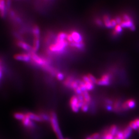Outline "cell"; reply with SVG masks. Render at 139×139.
<instances>
[{"mask_svg": "<svg viewBox=\"0 0 139 139\" xmlns=\"http://www.w3.org/2000/svg\"><path fill=\"white\" fill-rule=\"evenodd\" d=\"M26 115L31 120H32L34 122H43L41 116L38 114L37 115L33 112H28L26 113Z\"/></svg>", "mask_w": 139, "mask_h": 139, "instance_id": "11", "label": "cell"}, {"mask_svg": "<svg viewBox=\"0 0 139 139\" xmlns=\"http://www.w3.org/2000/svg\"><path fill=\"white\" fill-rule=\"evenodd\" d=\"M3 74V67L1 60H0V81L1 80Z\"/></svg>", "mask_w": 139, "mask_h": 139, "instance_id": "31", "label": "cell"}, {"mask_svg": "<svg viewBox=\"0 0 139 139\" xmlns=\"http://www.w3.org/2000/svg\"><path fill=\"white\" fill-rule=\"evenodd\" d=\"M85 139H93L91 137H90V136H88V137H87Z\"/></svg>", "mask_w": 139, "mask_h": 139, "instance_id": "34", "label": "cell"}, {"mask_svg": "<svg viewBox=\"0 0 139 139\" xmlns=\"http://www.w3.org/2000/svg\"></svg>", "mask_w": 139, "mask_h": 139, "instance_id": "39", "label": "cell"}, {"mask_svg": "<svg viewBox=\"0 0 139 139\" xmlns=\"http://www.w3.org/2000/svg\"><path fill=\"white\" fill-rule=\"evenodd\" d=\"M32 33L34 36L33 49L35 53H37L40 47V29L39 27L35 25L32 29Z\"/></svg>", "mask_w": 139, "mask_h": 139, "instance_id": "3", "label": "cell"}, {"mask_svg": "<svg viewBox=\"0 0 139 139\" xmlns=\"http://www.w3.org/2000/svg\"><path fill=\"white\" fill-rule=\"evenodd\" d=\"M123 31V27L120 24H117L116 27L114 28V30L112 32V35L113 36H117L120 35Z\"/></svg>", "mask_w": 139, "mask_h": 139, "instance_id": "15", "label": "cell"}, {"mask_svg": "<svg viewBox=\"0 0 139 139\" xmlns=\"http://www.w3.org/2000/svg\"><path fill=\"white\" fill-rule=\"evenodd\" d=\"M124 138L125 139H128L131 136L132 133V129L129 126H127L123 130Z\"/></svg>", "mask_w": 139, "mask_h": 139, "instance_id": "13", "label": "cell"}, {"mask_svg": "<svg viewBox=\"0 0 139 139\" xmlns=\"http://www.w3.org/2000/svg\"><path fill=\"white\" fill-rule=\"evenodd\" d=\"M70 105L72 110L75 113L79 111L80 108L78 105V99L77 95H73L71 97L70 101Z\"/></svg>", "mask_w": 139, "mask_h": 139, "instance_id": "5", "label": "cell"}, {"mask_svg": "<svg viewBox=\"0 0 139 139\" xmlns=\"http://www.w3.org/2000/svg\"><path fill=\"white\" fill-rule=\"evenodd\" d=\"M17 45L20 48H22L23 50L25 51V52H27V53H31L34 52L33 46H31L25 41L23 40H18L17 42Z\"/></svg>", "mask_w": 139, "mask_h": 139, "instance_id": "6", "label": "cell"}, {"mask_svg": "<svg viewBox=\"0 0 139 139\" xmlns=\"http://www.w3.org/2000/svg\"><path fill=\"white\" fill-rule=\"evenodd\" d=\"M68 33L59 32L54 38L53 42L48 44L47 54L48 55H59L63 54L69 43L67 40Z\"/></svg>", "mask_w": 139, "mask_h": 139, "instance_id": "1", "label": "cell"}, {"mask_svg": "<svg viewBox=\"0 0 139 139\" xmlns=\"http://www.w3.org/2000/svg\"><path fill=\"white\" fill-rule=\"evenodd\" d=\"M110 17L108 14H104L103 17V21L104 24L105 26L108 28H111V26L110 24V21H111Z\"/></svg>", "mask_w": 139, "mask_h": 139, "instance_id": "12", "label": "cell"}, {"mask_svg": "<svg viewBox=\"0 0 139 139\" xmlns=\"http://www.w3.org/2000/svg\"><path fill=\"white\" fill-rule=\"evenodd\" d=\"M110 83V76L108 74H104L101 78L97 80L96 84L100 86H108Z\"/></svg>", "mask_w": 139, "mask_h": 139, "instance_id": "7", "label": "cell"}, {"mask_svg": "<svg viewBox=\"0 0 139 139\" xmlns=\"http://www.w3.org/2000/svg\"><path fill=\"white\" fill-rule=\"evenodd\" d=\"M68 139V138H67V139Z\"/></svg>", "mask_w": 139, "mask_h": 139, "instance_id": "37", "label": "cell"}, {"mask_svg": "<svg viewBox=\"0 0 139 139\" xmlns=\"http://www.w3.org/2000/svg\"><path fill=\"white\" fill-rule=\"evenodd\" d=\"M87 91H91L94 89V83L92 82H85Z\"/></svg>", "mask_w": 139, "mask_h": 139, "instance_id": "20", "label": "cell"}, {"mask_svg": "<svg viewBox=\"0 0 139 139\" xmlns=\"http://www.w3.org/2000/svg\"><path fill=\"white\" fill-rule=\"evenodd\" d=\"M0 11H1V6H0Z\"/></svg>", "mask_w": 139, "mask_h": 139, "instance_id": "36", "label": "cell"}, {"mask_svg": "<svg viewBox=\"0 0 139 139\" xmlns=\"http://www.w3.org/2000/svg\"><path fill=\"white\" fill-rule=\"evenodd\" d=\"M87 75H88V77L89 78L90 80L91 81H92L94 84L96 83L97 79H96V78H95V77H94V76L93 75H92L91 74H88Z\"/></svg>", "mask_w": 139, "mask_h": 139, "instance_id": "29", "label": "cell"}, {"mask_svg": "<svg viewBox=\"0 0 139 139\" xmlns=\"http://www.w3.org/2000/svg\"><path fill=\"white\" fill-rule=\"evenodd\" d=\"M101 136L103 139H114L115 137L109 132L108 130L105 131L103 134Z\"/></svg>", "mask_w": 139, "mask_h": 139, "instance_id": "18", "label": "cell"}, {"mask_svg": "<svg viewBox=\"0 0 139 139\" xmlns=\"http://www.w3.org/2000/svg\"><path fill=\"white\" fill-rule=\"evenodd\" d=\"M89 104H88V103H87L86 102H85L84 104H83V105L82 106V107L81 108V111L82 112H87L88 110V109H89Z\"/></svg>", "mask_w": 139, "mask_h": 139, "instance_id": "24", "label": "cell"}, {"mask_svg": "<svg viewBox=\"0 0 139 139\" xmlns=\"http://www.w3.org/2000/svg\"><path fill=\"white\" fill-rule=\"evenodd\" d=\"M39 115L42 118L43 121L50 122V116L46 115V113H40Z\"/></svg>", "mask_w": 139, "mask_h": 139, "instance_id": "21", "label": "cell"}, {"mask_svg": "<svg viewBox=\"0 0 139 139\" xmlns=\"http://www.w3.org/2000/svg\"><path fill=\"white\" fill-rule=\"evenodd\" d=\"M70 34L73 40V42L80 43L83 42V37L80 33L76 31H72L70 32Z\"/></svg>", "mask_w": 139, "mask_h": 139, "instance_id": "8", "label": "cell"}, {"mask_svg": "<svg viewBox=\"0 0 139 139\" xmlns=\"http://www.w3.org/2000/svg\"><path fill=\"white\" fill-rule=\"evenodd\" d=\"M13 117L17 120L22 121L25 118V117H26V113H24L21 112H15L13 114Z\"/></svg>", "mask_w": 139, "mask_h": 139, "instance_id": "14", "label": "cell"}, {"mask_svg": "<svg viewBox=\"0 0 139 139\" xmlns=\"http://www.w3.org/2000/svg\"><path fill=\"white\" fill-rule=\"evenodd\" d=\"M0 17L3 18L5 17L7 13V10L8 9L6 5V0H0Z\"/></svg>", "mask_w": 139, "mask_h": 139, "instance_id": "10", "label": "cell"}, {"mask_svg": "<svg viewBox=\"0 0 139 139\" xmlns=\"http://www.w3.org/2000/svg\"><path fill=\"white\" fill-rule=\"evenodd\" d=\"M120 106H121V102L120 101H116L113 105V109H114L115 110H117L119 109Z\"/></svg>", "mask_w": 139, "mask_h": 139, "instance_id": "27", "label": "cell"}, {"mask_svg": "<svg viewBox=\"0 0 139 139\" xmlns=\"http://www.w3.org/2000/svg\"><path fill=\"white\" fill-rule=\"evenodd\" d=\"M129 126L130 127L132 128V130H137L139 128L137 126V125L136 124V123H135L134 121H131L129 123Z\"/></svg>", "mask_w": 139, "mask_h": 139, "instance_id": "26", "label": "cell"}, {"mask_svg": "<svg viewBox=\"0 0 139 139\" xmlns=\"http://www.w3.org/2000/svg\"><path fill=\"white\" fill-rule=\"evenodd\" d=\"M90 137L93 139H97L101 137V135L100 133H94L92 135H90Z\"/></svg>", "mask_w": 139, "mask_h": 139, "instance_id": "30", "label": "cell"}, {"mask_svg": "<svg viewBox=\"0 0 139 139\" xmlns=\"http://www.w3.org/2000/svg\"><path fill=\"white\" fill-rule=\"evenodd\" d=\"M114 139H117V138H116V137H115V138H114Z\"/></svg>", "mask_w": 139, "mask_h": 139, "instance_id": "35", "label": "cell"}, {"mask_svg": "<svg viewBox=\"0 0 139 139\" xmlns=\"http://www.w3.org/2000/svg\"><path fill=\"white\" fill-rule=\"evenodd\" d=\"M78 87H79V82H78V81H73L71 82L70 88H71L72 90H73L74 91Z\"/></svg>", "mask_w": 139, "mask_h": 139, "instance_id": "22", "label": "cell"}, {"mask_svg": "<svg viewBox=\"0 0 139 139\" xmlns=\"http://www.w3.org/2000/svg\"><path fill=\"white\" fill-rule=\"evenodd\" d=\"M82 95L83 97V99H84V101L85 102H86L87 103L90 104V103L91 102V97L90 95V94H89V93L88 92V91H85L83 92L82 93Z\"/></svg>", "mask_w": 139, "mask_h": 139, "instance_id": "16", "label": "cell"}, {"mask_svg": "<svg viewBox=\"0 0 139 139\" xmlns=\"http://www.w3.org/2000/svg\"><path fill=\"white\" fill-rule=\"evenodd\" d=\"M116 137L118 139H125L124 133H123V131L118 130V131L117 132Z\"/></svg>", "mask_w": 139, "mask_h": 139, "instance_id": "25", "label": "cell"}, {"mask_svg": "<svg viewBox=\"0 0 139 139\" xmlns=\"http://www.w3.org/2000/svg\"><path fill=\"white\" fill-rule=\"evenodd\" d=\"M50 123L52 128L56 133L58 139H65L63 138L60 128L59 127L58 117L55 112H52L50 113Z\"/></svg>", "mask_w": 139, "mask_h": 139, "instance_id": "2", "label": "cell"}, {"mask_svg": "<svg viewBox=\"0 0 139 139\" xmlns=\"http://www.w3.org/2000/svg\"><path fill=\"white\" fill-rule=\"evenodd\" d=\"M22 125L24 127L29 129H33L35 127V123L34 121L31 120L26 115V117L22 121Z\"/></svg>", "mask_w": 139, "mask_h": 139, "instance_id": "9", "label": "cell"}, {"mask_svg": "<svg viewBox=\"0 0 139 139\" xmlns=\"http://www.w3.org/2000/svg\"><path fill=\"white\" fill-rule=\"evenodd\" d=\"M133 121L135 122V123H136V124L137 125V126H138L139 128V118H136Z\"/></svg>", "mask_w": 139, "mask_h": 139, "instance_id": "33", "label": "cell"}, {"mask_svg": "<svg viewBox=\"0 0 139 139\" xmlns=\"http://www.w3.org/2000/svg\"><path fill=\"white\" fill-rule=\"evenodd\" d=\"M56 77L58 81H62L64 79V75L63 74V73L61 72H58L56 75Z\"/></svg>", "mask_w": 139, "mask_h": 139, "instance_id": "23", "label": "cell"}, {"mask_svg": "<svg viewBox=\"0 0 139 139\" xmlns=\"http://www.w3.org/2000/svg\"><path fill=\"white\" fill-rule=\"evenodd\" d=\"M13 58L16 60L26 63L30 62L32 61L31 55L29 53H18L15 54Z\"/></svg>", "mask_w": 139, "mask_h": 139, "instance_id": "4", "label": "cell"}, {"mask_svg": "<svg viewBox=\"0 0 139 139\" xmlns=\"http://www.w3.org/2000/svg\"><path fill=\"white\" fill-rule=\"evenodd\" d=\"M82 81H84V82H92V81L90 80V79L88 77V75H84L82 77Z\"/></svg>", "mask_w": 139, "mask_h": 139, "instance_id": "32", "label": "cell"}, {"mask_svg": "<svg viewBox=\"0 0 139 139\" xmlns=\"http://www.w3.org/2000/svg\"></svg>", "mask_w": 139, "mask_h": 139, "instance_id": "38", "label": "cell"}, {"mask_svg": "<svg viewBox=\"0 0 139 139\" xmlns=\"http://www.w3.org/2000/svg\"><path fill=\"white\" fill-rule=\"evenodd\" d=\"M95 23H96V25H97L98 26H102L103 25V24H104L103 21L100 18H96L95 19Z\"/></svg>", "mask_w": 139, "mask_h": 139, "instance_id": "28", "label": "cell"}, {"mask_svg": "<svg viewBox=\"0 0 139 139\" xmlns=\"http://www.w3.org/2000/svg\"><path fill=\"white\" fill-rule=\"evenodd\" d=\"M128 106L129 109H133L136 105V102L133 99H129L127 101Z\"/></svg>", "mask_w": 139, "mask_h": 139, "instance_id": "19", "label": "cell"}, {"mask_svg": "<svg viewBox=\"0 0 139 139\" xmlns=\"http://www.w3.org/2000/svg\"><path fill=\"white\" fill-rule=\"evenodd\" d=\"M108 131L112 136H113L114 137H116L117 132L118 131V130L117 127V126L116 125H112L109 128Z\"/></svg>", "mask_w": 139, "mask_h": 139, "instance_id": "17", "label": "cell"}]
</instances>
